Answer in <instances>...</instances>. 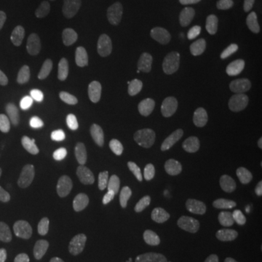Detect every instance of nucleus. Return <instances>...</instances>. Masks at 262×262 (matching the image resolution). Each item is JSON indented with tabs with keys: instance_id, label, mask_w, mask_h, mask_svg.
Instances as JSON below:
<instances>
[{
	"instance_id": "nucleus-15",
	"label": "nucleus",
	"mask_w": 262,
	"mask_h": 262,
	"mask_svg": "<svg viewBox=\"0 0 262 262\" xmlns=\"http://www.w3.org/2000/svg\"><path fill=\"white\" fill-rule=\"evenodd\" d=\"M20 258V242L15 232L10 229H0V261L19 262Z\"/></svg>"
},
{
	"instance_id": "nucleus-22",
	"label": "nucleus",
	"mask_w": 262,
	"mask_h": 262,
	"mask_svg": "<svg viewBox=\"0 0 262 262\" xmlns=\"http://www.w3.org/2000/svg\"><path fill=\"white\" fill-rule=\"evenodd\" d=\"M181 262H206L201 252H198L194 248H187L181 253Z\"/></svg>"
},
{
	"instance_id": "nucleus-12",
	"label": "nucleus",
	"mask_w": 262,
	"mask_h": 262,
	"mask_svg": "<svg viewBox=\"0 0 262 262\" xmlns=\"http://www.w3.org/2000/svg\"><path fill=\"white\" fill-rule=\"evenodd\" d=\"M103 137H105V122L101 118L91 120L80 139V143L76 147V156L79 159H88L94 156L96 150L99 149Z\"/></svg>"
},
{
	"instance_id": "nucleus-20",
	"label": "nucleus",
	"mask_w": 262,
	"mask_h": 262,
	"mask_svg": "<svg viewBox=\"0 0 262 262\" xmlns=\"http://www.w3.org/2000/svg\"><path fill=\"white\" fill-rule=\"evenodd\" d=\"M16 166V158L6 143L0 140V170L10 172Z\"/></svg>"
},
{
	"instance_id": "nucleus-21",
	"label": "nucleus",
	"mask_w": 262,
	"mask_h": 262,
	"mask_svg": "<svg viewBox=\"0 0 262 262\" xmlns=\"http://www.w3.org/2000/svg\"><path fill=\"white\" fill-rule=\"evenodd\" d=\"M13 39V31L8 22L0 20V60L5 57L10 42Z\"/></svg>"
},
{
	"instance_id": "nucleus-24",
	"label": "nucleus",
	"mask_w": 262,
	"mask_h": 262,
	"mask_svg": "<svg viewBox=\"0 0 262 262\" xmlns=\"http://www.w3.org/2000/svg\"><path fill=\"white\" fill-rule=\"evenodd\" d=\"M108 262H127V261H125V259H121V258H120V259H113V261H108Z\"/></svg>"
},
{
	"instance_id": "nucleus-6",
	"label": "nucleus",
	"mask_w": 262,
	"mask_h": 262,
	"mask_svg": "<svg viewBox=\"0 0 262 262\" xmlns=\"http://www.w3.org/2000/svg\"><path fill=\"white\" fill-rule=\"evenodd\" d=\"M10 219L20 245H24V248L29 252L35 251L39 242L38 220L35 214L27 206H18L13 208Z\"/></svg>"
},
{
	"instance_id": "nucleus-5",
	"label": "nucleus",
	"mask_w": 262,
	"mask_h": 262,
	"mask_svg": "<svg viewBox=\"0 0 262 262\" xmlns=\"http://www.w3.org/2000/svg\"><path fill=\"white\" fill-rule=\"evenodd\" d=\"M203 169L195 162H185L177 172V192L185 206H195L203 192Z\"/></svg>"
},
{
	"instance_id": "nucleus-8",
	"label": "nucleus",
	"mask_w": 262,
	"mask_h": 262,
	"mask_svg": "<svg viewBox=\"0 0 262 262\" xmlns=\"http://www.w3.org/2000/svg\"><path fill=\"white\" fill-rule=\"evenodd\" d=\"M50 73V58L42 51H34L22 67V83L29 92H39Z\"/></svg>"
},
{
	"instance_id": "nucleus-14",
	"label": "nucleus",
	"mask_w": 262,
	"mask_h": 262,
	"mask_svg": "<svg viewBox=\"0 0 262 262\" xmlns=\"http://www.w3.org/2000/svg\"><path fill=\"white\" fill-rule=\"evenodd\" d=\"M118 194L127 204L139 210H150L156 204L155 196L151 195L149 191L137 187L134 184H128V182H124L118 187Z\"/></svg>"
},
{
	"instance_id": "nucleus-13",
	"label": "nucleus",
	"mask_w": 262,
	"mask_h": 262,
	"mask_svg": "<svg viewBox=\"0 0 262 262\" xmlns=\"http://www.w3.org/2000/svg\"><path fill=\"white\" fill-rule=\"evenodd\" d=\"M58 158H60V137L56 131L50 130L44 133L38 141L34 153V163L38 168H50L56 165Z\"/></svg>"
},
{
	"instance_id": "nucleus-17",
	"label": "nucleus",
	"mask_w": 262,
	"mask_h": 262,
	"mask_svg": "<svg viewBox=\"0 0 262 262\" xmlns=\"http://www.w3.org/2000/svg\"><path fill=\"white\" fill-rule=\"evenodd\" d=\"M66 198L61 192L53 191L41 200L39 214L46 220H54L64 211Z\"/></svg>"
},
{
	"instance_id": "nucleus-9",
	"label": "nucleus",
	"mask_w": 262,
	"mask_h": 262,
	"mask_svg": "<svg viewBox=\"0 0 262 262\" xmlns=\"http://www.w3.org/2000/svg\"><path fill=\"white\" fill-rule=\"evenodd\" d=\"M156 77V70L147 58L130 57L124 66V79L131 92H139L149 86Z\"/></svg>"
},
{
	"instance_id": "nucleus-3",
	"label": "nucleus",
	"mask_w": 262,
	"mask_h": 262,
	"mask_svg": "<svg viewBox=\"0 0 262 262\" xmlns=\"http://www.w3.org/2000/svg\"><path fill=\"white\" fill-rule=\"evenodd\" d=\"M195 106L203 114H213L225 102V86L214 69H203L196 76L194 89Z\"/></svg>"
},
{
	"instance_id": "nucleus-10",
	"label": "nucleus",
	"mask_w": 262,
	"mask_h": 262,
	"mask_svg": "<svg viewBox=\"0 0 262 262\" xmlns=\"http://www.w3.org/2000/svg\"><path fill=\"white\" fill-rule=\"evenodd\" d=\"M137 149V125L130 115L122 117L117 127V143H115V156L121 162L133 159Z\"/></svg>"
},
{
	"instance_id": "nucleus-4",
	"label": "nucleus",
	"mask_w": 262,
	"mask_h": 262,
	"mask_svg": "<svg viewBox=\"0 0 262 262\" xmlns=\"http://www.w3.org/2000/svg\"><path fill=\"white\" fill-rule=\"evenodd\" d=\"M82 83L80 77L73 67L66 66L58 70L54 79L53 98L57 108L61 111H72L79 106L82 101Z\"/></svg>"
},
{
	"instance_id": "nucleus-19",
	"label": "nucleus",
	"mask_w": 262,
	"mask_h": 262,
	"mask_svg": "<svg viewBox=\"0 0 262 262\" xmlns=\"http://www.w3.org/2000/svg\"><path fill=\"white\" fill-rule=\"evenodd\" d=\"M60 252L64 256H80L88 251V245L79 234L69 232L64 233L60 239Z\"/></svg>"
},
{
	"instance_id": "nucleus-16",
	"label": "nucleus",
	"mask_w": 262,
	"mask_h": 262,
	"mask_svg": "<svg viewBox=\"0 0 262 262\" xmlns=\"http://www.w3.org/2000/svg\"><path fill=\"white\" fill-rule=\"evenodd\" d=\"M133 248L139 255V258L144 259V261L153 259L158 253L153 236L150 233L149 229H144V227L136 229V232L133 234Z\"/></svg>"
},
{
	"instance_id": "nucleus-2",
	"label": "nucleus",
	"mask_w": 262,
	"mask_h": 262,
	"mask_svg": "<svg viewBox=\"0 0 262 262\" xmlns=\"http://www.w3.org/2000/svg\"><path fill=\"white\" fill-rule=\"evenodd\" d=\"M163 10V0H127L125 28L133 37L149 34Z\"/></svg>"
},
{
	"instance_id": "nucleus-1",
	"label": "nucleus",
	"mask_w": 262,
	"mask_h": 262,
	"mask_svg": "<svg viewBox=\"0 0 262 262\" xmlns=\"http://www.w3.org/2000/svg\"><path fill=\"white\" fill-rule=\"evenodd\" d=\"M246 27V13L241 5H230L214 19V37L223 50L233 51L241 46Z\"/></svg>"
},
{
	"instance_id": "nucleus-7",
	"label": "nucleus",
	"mask_w": 262,
	"mask_h": 262,
	"mask_svg": "<svg viewBox=\"0 0 262 262\" xmlns=\"http://www.w3.org/2000/svg\"><path fill=\"white\" fill-rule=\"evenodd\" d=\"M150 122L159 134L177 130V111L172 99L166 94H156L150 103Z\"/></svg>"
},
{
	"instance_id": "nucleus-23",
	"label": "nucleus",
	"mask_w": 262,
	"mask_h": 262,
	"mask_svg": "<svg viewBox=\"0 0 262 262\" xmlns=\"http://www.w3.org/2000/svg\"><path fill=\"white\" fill-rule=\"evenodd\" d=\"M256 187L259 191H262V163H259L258 172H256Z\"/></svg>"
},
{
	"instance_id": "nucleus-25",
	"label": "nucleus",
	"mask_w": 262,
	"mask_h": 262,
	"mask_svg": "<svg viewBox=\"0 0 262 262\" xmlns=\"http://www.w3.org/2000/svg\"><path fill=\"white\" fill-rule=\"evenodd\" d=\"M99 2H110V0H99Z\"/></svg>"
},
{
	"instance_id": "nucleus-11",
	"label": "nucleus",
	"mask_w": 262,
	"mask_h": 262,
	"mask_svg": "<svg viewBox=\"0 0 262 262\" xmlns=\"http://www.w3.org/2000/svg\"><path fill=\"white\" fill-rule=\"evenodd\" d=\"M101 22V9L95 2H86L70 22V31L76 37L92 34Z\"/></svg>"
},
{
	"instance_id": "nucleus-18",
	"label": "nucleus",
	"mask_w": 262,
	"mask_h": 262,
	"mask_svg": "<svg viewBox=\"0 0 262 262\" xmlns=\"http://www.w3.org/2000/svg\"><path fill=\"white\" fill-rule=\"evenodd\" d=\"M61 194L66 200H70L75 204H83L88 196V189L82 181L76 178H66L60 184Z\"/></svg>"
}]
</instances>
